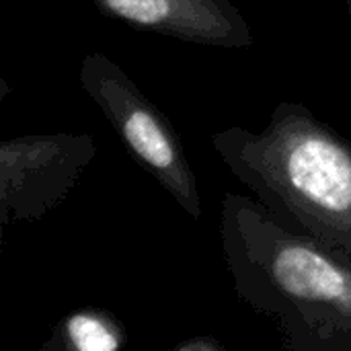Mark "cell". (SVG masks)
I'll list each match as a JSON object with an SVG mask.
<instances>
[{
    "label": "cell",
    "mask_w": 351,
    "mask_h": 351,
    "mask_svg": "<svg viewBox=\"0 0 351 351\" xmlns=\"http://www.w3.org/2000/svg\"><path fill=\"white\" fill-rule=\"evenodd\" d=\"M173 351H224V346L212 335H197L177 343Z\"/></svg>",
    "instance_id": "cell-7"
},
{
    "label": "cell",
    "mask_w": 351,
    "mask_h": 351,
    "mask_svg": "<svg viewBox=\"0 0 351 351\" xmlns=\"http://www.w3.org/2000/svg\"><path fill=\"white\" fill-rule=\"evenodd\" d=\"M220 239L234 294L276 325L284 350L351 351V261L230 191Z\"/></svg>",
    "instance_id": "cell-1"
},
{
    "label": "cell",
    "mask_w": 351,
    "mask_h": 351,
    "mask_svg": "<svg viewBox=\"0 0 351 351\" xmlns=\"http://www.w3.org/2000/svg\"><path fill=\"white\" fill-rule=\"evenodd\" d=\"M97 156L90 134L16 136L0 144V224L37 222L58 208Z\"/></svg>",
    "instance_id": "cell-4"
},
{
    "label": "cell",
    "mask_w": 351,
    "mask_h": 351,
    "mask_svg": "<svg viewBox=\"0 0 351 351\" xmlns=\"http://www.w3.org/2000/svg\"><path fill=\"white\" fill-rule=\"evenodd\" d=\"M343 4H346V10H348V14H350L351 19V0H343Z\"/></svg>",
    "instance_id": "cell-8"
},
{
    "label": "cell",
    "mask_w": 351,
    "mask_h": 351,
    "mask_svg": "<svg viewBox=\"0 0 351 351\" xmlns=\"http://www.w3.org/2000/svg\"><path fill=\"white\" fill-rule=\"evenodd\" d=\"M128 346L121 321L103 308H80L58 321L41 351H119Z\"/></svg>",
    "instance_id": "cell-6"
},
{
    "label": "cell",
    "mask_w": 351,
    "mask_h": 351,
    "mask_svg": "<svg viewBox=\"0 0 351 351\" xmlns=\"http://www.w3.org/2000/svg\"><path fill=\"white\" fill-rule=\"evenodd\" d=\"M78 80L136 162L173 195L183 212L199 220L204 210L197 177L167 115L144 97L117 62L101 51L82 60Z\"/></svg>",
    "instance_id": "cell-3"
},
{
    "label": "cell",
    "mask_w": 351,
    "mask_h": 351,
    "mask_svg": "<svg viewBox=\"0 0 351 351\" xmlns=\"http://www.w3.org/2000/svg\"><path fill=\"white\" fill-rule=\"evenodd\" d=\"M97 10L132 29L210 47H251L249 21L230 0H93Z\"/></svg>",
    "instance_id": "cell-5"
},
{
    "label": "cell",
    "mask_w": 351,
    "mask_h": 351,
    "mask_svg": "<svg viewBox=\"0 0 351 351\" xmlns=\"http://www.w3.org/2000/svg\"><path fill=\"white\" fill-rule=\"evenodd\" d=\"M228 171L286 230L351 261V142L302 103H278L263 132L212 136Z\"/></svg>",
    "instance_id": "cell-2"
}]
</instances>
